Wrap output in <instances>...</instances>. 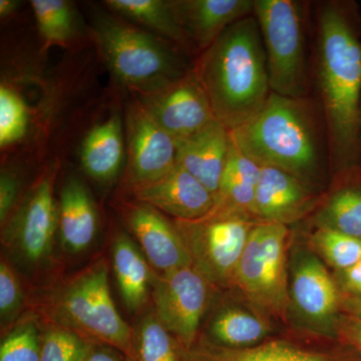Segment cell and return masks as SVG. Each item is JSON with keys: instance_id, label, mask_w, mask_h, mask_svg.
I'll list each match as a JSON object with an SVG mask.
<instances>
[{"instance_id": "cell-1", "label": "cell", "mask_w": 361, "mask_h": 361, "mask_svg": "<svg viewBox=\"0 0 361 361\" xmlns=\"http://www.w3.org/2000/svg\"><path fill=\"white\" fill-rule=\"evenodd\" d=\"M216 120L229 130L251 120L271 94L267 59L255 16L229 26L193 68Z\"/></svg>"}, {"instance_id": "cell-2", "label": "cell", "mask_w": 361, "mask_h": 361, "mask_svg": "<svg viewBox=\"0 0 361 361\" xmlns=\"http://www.w3.org/2000/svg\"><path fill=\"white\" fill-rule=\"evenodd\" d=\"M318 28V80L330 149L336 163L346 166L358 152L361 42L348 14L336 4L322 7Z\"/></svg>"}, {"instance_id": "cell-3", "label": "cell", "mask_w": 361, "mask_h": 361, "mask_svg": "<svg viewBox=\"0 0 361 361\" xmlns=\"http://www.w3.org/2000/svg\"><path fill=\"white\" fill-rule=\"evenodd\" d=\"M302 101L271 92L263 108L230 135L260 165L281 169L310 186L322 168V153Z\"/></svg>"}, {"instance_id": "cell-4", "label": "cell", "mask_w": 361, "mask_h": 361, "mask_svg": "<svg viewBox=\"0 0 361 361\" xmlns=\"http://www.w3.org/2000/svg\"><path fill=\"white\" fill-rule=\"evenodd\" d=\"M92 37L116 80L140 94L163 89L191 71L171 42L115 13L94 16Z\"/></svg>"}, {"instance_id": "cell-5", "label": "cell", "mask_w": 361, "mask_h": 361, "mask_svg": "<svg viewBox=\"0 0 361 361\" xmlns=\"http://www.w3.org/2000/svg\"><path fill=\"white\" fill-rule=\"evenodd\" d=\"M56 314L68 329L109 344L133 361L135 336L116 310L103 260L66 284L56 300Z\"/></svg>"}, {"instance_id": "cell-6", "label": "cell", "mask_w": 361, "mask_h": 361, "mask_svg": "<svg viewBox=\"0 0 361 361\" xmlns=\"http://www.w3.org/2000/svg\"><path fill=\"white\" fill-rule=\"evenodd\" d=\"M249 214L216 205L205 217L175 220L192 265L211 286L234 285L235 273L249 235L257 224Z\"/></svg>"}, {"instance_id": "cell-7", "label": "cell", "mask_w": 361, "mask_h": 361, "mask_svg": "<svg viewBox=\"0 0 361 361\" xmlns=\"http://www.w3.org/2000/svg\"><path fill=\"white\" fill-rule=\"evenodd\" d=\"M287 225L258 222L240 258L234 285L258 310L284 319L288 310Z\"/></svg>"}, {"instance_id": "cell-8", "label": "cell", "mask_w": 361, "mask_h": 361, "mask_svg": "<svg viewBox=\"0 0 361 361\" xmlns=\"http://www.w3.org/2000/svg\"><path fill=\"white\" fill-rule=\"evenodd\" d=\"M271 92L303 99L307 92L302 11L292 0H254Z\"/></svg>"}, {"instance_id": "cell-9", "label": "cell", "mask_w": 361, "mask_h": 361, "mask_svg": "<svg viewBox=\"0 0 361 361\" xmlns=\"http://www.w3.org/2000/svg\"><path fill=\"white\" fill-rule=\"evenodd\" d=\"M156 316L188 350L197 342L211 285L193 265L153 277Z\"/></svg>"}, {"instance_id": "cell-10", "label": "cell", "mask_w": 361, "mask_h": 361, "mask_svg": "<svg viewBox=\"0 0 361 361\" xmlns=\"http://www.w3.org/2000/svg\"><path fill=\"white\" fill-rule=\"evenodd\" d=\"M125 123L130 186L160 179L176 167L177 141L140 99L128 106Z\"/></svg>"}, {"instance_id": "cell-11", "label": "cell", "mask_w": 361, "mask_h": 361, "mask_svg": "<svg viewBox=\"0 0 361 361\" xmlns=\"http://www.w3.org/2000/svg\"><path fill=\"white\" fill-rule=\"evenodd\" d=\"M139 99L177 142L193 137L217 121L193 70L163 89L141 94Z\"/></svg>"}, {"instance_id": "cell-12", "label": "cell", "mask_w": 361, "mask_h": 361, "mask_svg": "<svg viewBox=\"0 0 361 361\" xmlns=\"http://www.w3.org/2000/svg\"><path fill=\"white\" fill-rule=\"evenodd\" d=\"M289 298L297 314L315 331L336 334L341 297L329 271L310 251L297 252L292 261Z\"/></svg>"}, {"instance_id": "cell-13", "label": "cell", "mask_w": 361, "mask_h": 361, "mask_svg": "<svg viewBox=\"0 0 361 361\" xmlns=\"http://www.w3.org/2000/svg\"><path fill=\"white\" fill-rule=\"evenodd\" d=\"M54 170L33 185L18 212L9 223L6 239L20 257L30 265L44 262L51 250L59 224L54 198Z\"/></svg>"}, {"instance_id": "cell-14", "label": "cell", "mask_w": 361, "mask_h": 361, "mask_svg": "<svg viewBox=\"0 0 361 361\" xmlns=\"http://www.w3.org/2000/svg\"><path fill=\"white\" fill-rule=\"evenodd\" d=\"M123 216L147 260L161 273L192 265L191 257L174 223L154 207L126 202Z\"/></svg>"}, {"instance_id": "cell-15", "label": "cell", "mask_w": 361, "mask_h": 361, "mask_svg": "<svg viewBox=\"0 0 361 361\" xmlns=\"http://www.w3.org/2000/svg\"><path fill=\"white\" fill-rule=\"evenodd\" d=\"M132 191L135 201L148 204L175 220L200 219L217 205V197L177 165L160 179L132 187Z\"/></svg>"}, {"instance_id": "cell-16", "label": "cell", "mask_w": 361, "mask_h": 361, "mask_svg": "<svg viewBox=\"0 0 361 361\" xmlns=\"http://www.w3.org/2000/svg\"><path fill=\"white\" fill-rule=\"evenodd\" d=\"M314 201L307 183L281 169L261 165L252 212L259 222L287 225L310 211Z\"/></svg>"}, {"instance_id": "cell-17", "label": "cell", "mask_w": 361, "mask_h": 361, "mask_svg": "<svg viewBox=\"0 0 361 361\" xmlns=\"http://www.w3.org/2000/svg\"><path fill=\"white\" fill-rule=\"evenodd\" d=\"M185 361H361L350 351L319 348L283 339H268L253 348L232 349L207 339L185 350Z\"/></svg>"}, {"instance_id": "cell-18", "label": "cell", "mask_w": 361, "mask_h": 361, "mask_svg": "<svg viewBox=\"0 0 361 361\" xmlns=\"http://www.w3.org/2000/svg\"><path fill=\"white\" fill-rule=\"evenodd\" d=\"M171 4L192 45L202 52L229 26L254 14L253 0H174Z\"/></svg>"}, {"instance_id": "cell-19", "label": "cell", "mask_w": 361, "mask_h": 361, "mask_svg": "<svg viewBox=\"0 0 361 361\" xmlns=\"http://www.w3.org/2000/svg\"><path fill=\"white\" fill-rule=\"evenodd\" d=\"M230 146V130L215 121L193 137L177 142L176 165L217 197Z\"/></svg>"}, {"instance_id": "cell-20", "label": "cell", "mask_w": 361, "mask_h": 361, "mask_svg": "<svg viewBox=\"0 0 361 361\" xmlns=\"http://www.w3.org/2000/svg\"><path fill=\"white\" fill-rule=\"evenodd\" d=\"M59 227L63 246L73 253L85 250L96 237V207L89 190L78 178H70L61 190Z\"/></svg>"}, {"instance_id": "cell-21", "label": "cell", "mask_w": 361, "mask_h": 361, "mask_svg": "<svg viewBox=\"0 0 361 361\" xmlns=\"http://www.w3.org/2000/svg\"><path fill=\"white\" fill-rule=\"evenodd\" d=\"M123 122L118 115L92 128L80 149V161L85 173L99 182L115 179L123 166Z\"/></svg>"}, {"instance_id": "cell-22", "label": "cell", "mask_w": 361, "mask_h": 361, "mask_svg": "<svg viewBox=\"0 0 361 361\" xmlns=\"http://www.w3.org/2000/svg\"><path fill=\"white\" fill-rule=\"evenodd\" d=\"M260 172V164L240 148L230 135L229 151L220 180L217 205L253 216Z\"/></svg>"}, {"instance_id": "cell-23", "label": "cell", "mask_w": 361, "mask_h": 361, "mask_svg": "<svg viewBox=\"0 0 361 361\" xmlns=\"http://www.w3.org/2000/svg\"><path fill=\"white\" fill-rule=\"evenodd\" d=\"M111 13L139 27L146 28L180 49H193L186 32L176 18L171 1L164 0H106Z\"/></svg>"}, {"instance_id": "cell-24", "label": "cell", "mask_w": 361, "mask_h": 361, "mask_svg": "<svg viewBox=\"0 0 361 361\" xmlns=\"http://www.w3.org/2000/svg\"><path fill=\"white\" fill-rule=\"evenodd\" d=\"M113 266L123 303L130 311L140 310L148 299L153 278L146 256L123 233L114 242Z\"/></svg>"}, {"instance_id": "cell-25", "label": "cell", "mask_w": 361, "mask_h": 361, "mask_svg": "<svg viewBox=\"0 0 361 361\" xmlns=\"http://www.w3.org/2000/svg\"><path fill=\"white\" fill-rule=\"evenodd\" d=\"M271 329L261 316L238 306L224 308L209 326V338L216 345L232 349L253 348L268 341Z\"/></svg>"}, {"instance_id": "cell-26", "label": "cell", "mask_w": 361, "mask_h": 361, "mask_svg": "<svg viewBox=\"0 0 361 361\" xmlns=\"http://www.w3.org/2000/svg\"><path fill=\"white\" fill-rule=\"evenodd\" d=\"M39 32L47 45L68 44L78 32L77 14L66 0H32Z\"/></svg>"}, {"instance_id": "cell-27", "label": "cell", "mask_w": 361, "mask_h": 361, "mask_svg": "<svg viewBox=\"0 0 361 361\" xmlns=\"http://www.w3.org/2000/svg\"><path fill=\"white\" fill-rule=\"evenodd\" d=\"M133 361H185L184 348L156 314L142 319L134 337Z\"/></svg>"}, {"instance_id": "cell-28", "label": "cell", "mask_w": 361, "mask_h": 361, "mask_svg": "<svg viewBox=\"0 0 361 361\" xmlns=\"http://www.w3.org/2000/svg\"><path fill=\"white\" fill-rule=\"evenodd\" d=\"M318 227L361 239V191L344 188L332 195L317 216Z\"/></svg>"}, {"instance_id": "cell-29", "label": "cell", "mask_w": 361, "mask_h": 361, "mask_svg": "<svg viewBox=\"0 0 361 361\" xmlns=\"http://www.w3.org/2000/svg\"><path fill=\"white\" fill-rule=\"evenodd\" d=\"M311 244L320 256L336 270L343 271L361 260V239L329 228L318 227Z\"/></svg>"}, {"instance_id": "cell-30", "label": "cell", "mask_w": 361, "mask_h": 361, "mask_svg": "<svg viewBox=\"0 0 361 361\" xmlns=\"http://www.w3.org/2000/svg\"><path fill=\"white\" fill-rule=\"evenodd\" d=\"M30 125L27 106L18 92L1 85L0 87V147L18 144L25 137Z\"/></svg>"}, {"instance_id": "cell-31", "label": "cell", "mask_w": 361, "mask_h": 361, "mask_svg": "<svg viewBox=\"0 0 361 361\" xmlns=\"http://www.w3.org/2000/svg\"><path fill=\"white\" fill-rule=\"evenodd\" d=\"M92 348L84 337L68 329H54L42 342L40 361H85Z\"/></svg>"}, {"instance_id": "cell-32", "label": "cell", "mask_w": 361, "mask_h": 361, "mask_svg": "<svg viewBox=\"0 0 361 361\" xmlns=\"http://www.w3.org/2000/svg\"><path fill=\"white\" fill-rule=\"evenodd\" d=\"M42 339L33 323L14 329L0 346V361H40Z\"/></svg>"}, {"instance_id": "cell-33", "label": "cell", "mask_w": 361, "mask_h": 361, "mask_svg": "<svg viewBox=\"0 0 361 361\" xmlns=\"http://www.w3.org/2000/svg\"><path fill=\"white\" fill-rule=\"evenodd\" d=\"M23 298L20 282L4 261L0 263V314L1 319L13 317L20 308Z\"/></svg>"}, {"instance_id": "cell-34", "label": "cell", "mask_w": 361, "mask_h": 361, "mask_svg": "<svg viewBox=\"0 0 361 361\" xmlns=\"http://www.w3.org/2000/svg\"><path fill=\"white\" fill-rule=\"evenodd\" d=\"M20 180L13 172H2L0 177V221L4 225L16 206Z\"/></svg>"}, {"instance_id": "cell-35", "label": "cell", "mask_w": 361, "mask_h": 361, "mask_svg": "<svg viewBox=\"0 0 361 361\" xmlns=\"http://www.w3.org/2000/svg\"><path fill=\"white\" fill-rule=\"evenodd\" d=\"M336 334L361 358V318L348 314L341 316L337 319Z\"/></svg>"}, {"instance_id": "cell-36", "label": "cell", "mask_w": 361, "mask_h": 361, "mask_svg": "<svg viewBox=\"0 0 361 361\" xmlns=\"http://www.w3.org/2000/svg\"><path fill=\"white\" fill-rule=\"evenodd\" d=\"M339 281L348 296L361 297V260L343 271H339Z\"/></svg>"}, {"instance_id": "cell-37", "label": "cell", "mask_w": 361, "mask_h": 361, "mask_svg": "<svg viewBox=\"0 0 361 361\" xmlns=\"http://www.w3.org/2000/svg\"><path fill=\"white\" fill-rule=\"evenodd\" d=\"M341 306L345 310L346 314L361 318V297L346 296L341 299Z\"/></svg>"}, {"instance_id": "cell-38", "label": "cell", "mask_w": 361, "mask_h": 361, "mask_svg": "<svg viewBox=\"0 0 361 361\" xmlns=\"http://www.w3.org/2000/svg\"><path fill=\"white\" fill-rule=\"evenodd\" d=\"M20 2L18 0H1L0 1V16L1 18H7L18 11Z\"/></svg>"}, {"instance_id": "cell-39", "label": "cell", "mask_w": 361, "mask_h": 361, "mask_svg": "<svg viewBox=\"0 0 361 361\" xmlns=\"http://www.w3.org/2000/svg\"><path fill=\"white\" fill-rule=\"evenodd\" d=\"M85 361H121L114 353L106 350H90Z\"/></svg>"}]
</instances>
